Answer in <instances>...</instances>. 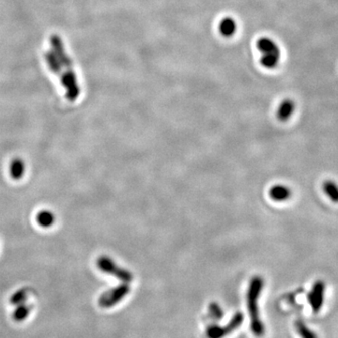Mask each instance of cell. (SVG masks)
Instances as JSON below:
<instances>
[{"instance_id": "obj_7", "label": "cell", "mask_w": 338, "mask_h": 338, "mask_svg": "<svg viewBox=\"0 0 338 338\" xmlns=\"http://www.w3.org/2000/svg\"><path fill=\"white\" fill-rule=\"evenodd\" d=\"M326 293V284L322 280H317L314 283L307 294V302L314 313H318L324 304Z\"/></svg>"}, {"instance_id": "obj_8", "label": "cell", "mask_w": 338, "mask_h": 338, "mask_svg": "<svg viewBox=\"0 0 338 338\" xmlns=\"http://www.w3.org/2000/svg\"><path fill=\"white\" fill-rule=\"evenodd\" d=\"M269 195L274 201L284 202L287 201L291 197L292 192L289 187L286 185L276 184L270 189Z\"/></svg>"}, {"instance_id": "obj_17", "label": "cell", "mask_w": 338, "mask_h": 338, "mask_svg": "<svg viewBox=\"0 0 338 338\" xmlns=\"http://www.w3.org/2000/svg\"><path fill=\"white\" fill-rule=\"evenodd\" d=\"M209 311L210 317H212L213 319L220 320V319L223 318V310L218 303H216V302L210 303L209 306Z\"/></svg>"}, {"instance_id": "obj_2", "label": "cell", "mask_w": 338, "mask_h": 338, "mask_svg": "<svg viewBox=\"0 0 338 338\" xmlns=\"http://www.w3.org/2000/svg\"><path fill=\"white\" fill-rule=\"evenodd\" d=\"M264 281L260 276L253 277L249 283V288L246 294L247 310L250 317V328L253 334L261 337L265 333V327L259 317V299L263 288Z\"/></svg>"}, {"instance_id": "obj_5", "label": "cell", "mask_w": 338, "mask_h": 338, "mask_svg": "<svg viewBox=\"0 0 338 338\" xmlns=\"http://www.w3.org/2000/svg\"><path fill=\"white\" fill-rule=\"evenodd\" d=\"M245 320V317L243 313H236L229 323L226 326H219V325H210L208 327L206 334L208 338H223L230 335L231 332L236 331L239 327L242 326V324Z\"/></svg>"}, {"instance_id": "obj_14", "label": "cell", "mask_w": 338, "mask_h": 338, "mask_svg": "<svg viewBox=\"0 0 338 338\" xmlns=\"http://www.w3.org/2000/svg\"><path fill=\"white\" fill-rule=\"evenodd\" d=\"M296 331L301 338H318L317 332L310 329L305 322L302 320H297L295 322Z\"/></svg>"}, {"instance_id": "obj_15", "label": "cell", "mask_w": 338, "mask_h": 338, "mask_svg": "<svg viewBox=\"0 0 338 338\" xmlns=\"http://www.w3.org/2000/svg\"><path fill=\"white\" fill-rule=\"evenodd\" d=\"M30 311H31V307L26 302L19 304L16 306V308L13 313V319L16 322L24 321L27 317H29Z\"/></svg>"}, {"instance_id": "obj_9", "label": "cell", "mask_w": 338, "mask_h": 338, "mask_svg": "<svg viewBox=\"0 0 338 338\" xmlns=\"http://www.w3.org/2000/svg\"><path fill=\"white\" fill-rule=\"evenodd\" d=\"M295 108L296 104L294 101L290 99L284 100L281 102L279 107L277 109V112H276L277 119L281 122H287L290 119V117L293 115Z\"/></svg>"}, {"instance_id": "obj_6", "label": "cell", "mask_w": 338, "mask_h": 338, "mask_svg": "<svg viewBox=\"0 0 338 338\" xmlns=\"http://www.w3.org/2000/svg\"><path fill=\"white\" fill-rule=\"evenodd\" d=\"M130 286L128 283H123L114 288H111L101 294L99 298V305L102 308H111L123 301L129 294Z\"/></svg>"}, {"instance_id": "obj_4", "label": "cell", "mask_w": 338, "mask_h": 338, "mask_svg": "<svg viewBox=\"0 0 338 338\" xmlns=\"http://www.w3.org/2000/svg\"><path fill=\"white\" fill-rule=\"evenodd\" d=\"M97 266L101 272L105 274L114 275L118 279L123 281V283H128L133 280V274L126 269L117 265L115 261L107 256H101L97 260Z\"/></svg>"}, {"instance_id": "obj_16", "label": "cell", "mask_w": 338, "mask_h": 338, "mask_svg": "<svg viewBox=\"0 0 338 338\" xmlns=\"http://www.w3.org/2000/svg\"><path fill=\"white\" fill-rule=\"evenodd\" d=\"M28 299V291L27 289H19L15 292L11 297V303L14 305H19L22 303H25Z\"/></svg>"}, {"instance_id": "obj_1", "label": "cell", "mask_w": 338, "mask_h": 338, "mask_svg": "<svg viewBox=\"0 0 338 338\" xmlns=\"http://www.w3.org/2000/svg\"><path fill=\"white\" fill-rule=\"evenodd\" d=\"M51 50L56 55L64 72V79L61 82L66 89V98L70 101L77 100L80 95V87L76 74L73 71L71 58L65 50L64 43L58 35H52L50 38Z\"/></svg>"}, {"instance_id": "obj_12", "label": "cell", "mask_w": 338, "mask_h": 338, "mask_svg": "<svg viewBox=\"0 0 338 338\" xmlns=\"http://www.w3.org/2000/svg\"><path fill=\"white\" fill-rule=\"evenodd\" d=\"M25 163L22 159L16 158L13 160L10 166V173L14 180H20L25 174Z\"/></svg>"}, {"instance_id": "obj_13", "label": "cell", "mask_w": 338, "mask_h": 338, "mask_svg": "<svg viewBox=\"0 0 338 338\" xmlns=\"http://www.w3.org/2000/svg\"><path fill=\"white\" fill-rule=\"evenodd\" d=\"M325 194L331 199L333 203H338V184L331 180L324 181L322 185Z\"/></svg>"}, {"instance_id": "obj_11", "label": "cell", "mask_w": 338, "mask_h": 338, "mask_svg": "<svg viewBox=\"0 0 338 338\" xmlns=\"http://www.w3.org/2000/svg\"><path fill=\"white\" fill-rule=\"evenodd\" d=\"M37 223L42 228H51L56 222V216L49 210H42L36 216Z\"/></svg>"}, {"instance_id": "obj_3", "label": "cell", "mask_w": 338, "mask_h": 338, "mask_svg": "<svg viewBox=\"0 0 338 338\" xmlns=\"http://www.w3.org/2000/svg\"><path fill=\"white\" fill-rule=\"evenodd\" d=\"M257 47L261 54V65L269 70L276 68L279 64L281 57L278 44L269 37H261L257 42Z\"/></svg>"}, {"instance_id": "obj_10", "label": "cell", "mask_w": 338, "mask_h": 338, "mask_svg": "<svg viewBox=\"0 0 338 338\" xmlns=\"http://www.w3.org/2000/svg\"><path fill=\"white\" fill-rule=\"evenodd\" d=\"M237 23L232 17H224L219 24V31L223 37L230 38L236 33Z\"/></svg>"}]
</instances>
